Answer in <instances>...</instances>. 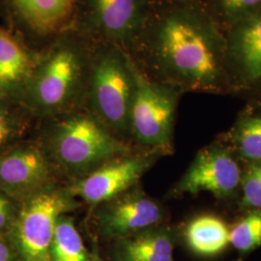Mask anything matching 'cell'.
<instances>
[{"label": "cell", "mask_w": 261, "mask_h": 261, "mask_svg": "<svg viewBox=\"0 0 261 261\" xmlns=\"http://www.w3.org/2000/svg\"><path fill=\"white\" fill-rule=\"evenodd\" d=\"M128 54L149 77L180 92L231 90L225 30L204 0L151 3Z\"/></svg>", "instance_id": "1"}, {"label": "cell", "mask_w": 261, "mask_h": 261, "mask_svg": "<svg viewBox=\"0 0 261 261\" xmlns=\"http://www.w3.org/2000/svg\"><path fill=\"white\" fill-rule=\"evenodd\" d=\"M96 43L75 28L39 54L21 105L33 117H53L84 108Z\"/></svg>", "instance_id": "2"}, {"label": "cell", "mask_w": 261, "mask_h": 261, "mask_svg": "<svg viewBox=\"0 0 261 261\" xmlns=\"http://www.w3.org/2000/svg\"><path fill=\"white\" fill-rule=\"evenodd\" d=\"M135 93L133 60L123 48L96 44L84 109L111 132L130 130Z\"/></svg>", "instance_id": "3"}, {"label": "cell", "mask_w": 261, "mask_h": 261, "mask_svg": "<svg viewBox=\"0 0 261 261\" xmlns=\"http://www.w3.org/2000/svg\"><path fill=\"white\" fill-rule=\"evenodd\" d=\"M53 117L51 147L57 161L65 168H93L127 151L112 132L84 108Z\"/></svg>", "instance_id": "4"}, {"label": "cell", "mask_w": 261, "mask_h": 261, "mask_svg": "<svg viewBox=\"0 0 261 261\" xmlns=\"http://www.w3.org/2000/svg\"><path fill=\"white\" fill-rule=\"evenodd\" d=\"M80 0H0V19L28 48L41 54L74 28Z\"/></svg>", "instance_id": "5"}, {"label": "cell", "mask_w": 261, "mask_h": 261, "mask_svg": "<svg viewBox=\"0 0 261 261\" xmlns=\"http://www.w3.org/2000/svg\"><path fill=\"white\" fill-rule=\"evenodd\" d=\"M133 70L135 93L130 132L141 144L152 149L168 151L171 148L178 100L182 92L151 79L134 60Z\"/></svg>", "instance_id": "6"}, {"label": "cell", "mask_w": 261, "mask_h": 261, "mask_svg": "<svg viewBox=\"0 0 261 261\" xmlns=\"http://www.w3.org/2000/svg\"><path fill=\"white\" fill-rule=\"evenodd\" d=\"M70 196L48 188L19 203L8 237L20 261H51L49 251L56 222L73 209Z\"/></svg>", "instance_id": "7"}, {"label": "cell", "mask_w": 261, "mask_h": 261, "mask_svg": "<svg viewBox=\"0 0 261 261\" xmlns=\"http://www.w3.org/2000/svg\"><path fill=\"white\" fill-rule=\"evenodd\" d=\"M149 0H80L74 28L96 44L127 53L147 19Z\"/></svg>", "instance_id": "8"}, {"label": "cell", "mask_w": 261, "mask_h": 261, "mask_svg": "<svg viewBox=\"0 0 261 261\" xmlns=\"http://www.w3.org/2000/svg\"><path fill=\"white\" fill-rule=\"evenodd\" d=\"M242 171L233 154L223 146L201 150L178 182L176 195L207 192L219 198L232 196L241 185Z\"/></svg>", "instance_id": "9"}, {"label": "cell", "mask_w": 261, "mask_h": 261, "mask_svg": "<svg viewBox=\"0 0 261 261\" xmlns=\"http://www.w3.org/2000/svg\"><path fill=\"white\" fill-rule=\"evenodd\" d=\"M225 64L231 90L261 87V9L225 30Z\"/></svg>", "instance_id": "10"}, {"label": "cell", "mask_w": 261, "mask_h": 261, "mask_svg": "<svg viewBox=\"0 0 261 261\" xmlns=\"http://www.w3.org/2000/svg\"><path fill=\"white\" fill-rule=\"evenodd\" d=\"M50 168L42 151L22 144L0 152V190L17 203L48 189Z\"/></svg>", "instance_id": "11"}, {"label": "cell", "mask_w": 261, "mask_h": 261, "mask_svg": "<svg viewBox=\"0 0 261 261\" xmlns=\"http://www.w3.org/2000/svg\"><path fill=\"white\" fill-rule=\"evenodd\" d=\"M152 163L145 156L113 159L75 182L68 194L91 204L112 200L138 183Z\"/></svg>", "instance_id": "12"}, {"label": "cell", "mask_w": 261, "mask_h": 261, "mask_svg": "<svg viewBox=\"0 0 261 261\" xmlns=\"http://www.w3.org/2000/svg\"><path fill=\"white\" fill-rule=\"evenodd\" d=\"M39 54L0 25V101H21Z\"/></svg>", "instance_id": "13"}, {"label": "cell", "mask_w": 261, "mask_h": 261, "mask_svg": "<svg viewBox=\"0 0 261 261\" xmlns=\"http://www.w3.org/2000/svg\"><path fill=\"white\" fill-rule=\"evenodd\" d=\"M164 217L162 207L145 196H127L109 206L100 218L103 233L127 236L158 224Z\"/></svg>", "instance_id": "14"}, {"label": "cell", "mask_w": 261, "mask_h": 261, "mask_svg": "<svg viewBox=\"0 0 261 261\" xmlns=\"http://www.w3.org/2000/svg\"><path fill=\"white\" fill-rule=\"evenodd\" d=\"M230 229L224 221L213 215L193 219L185 230V238L192 252L201 256H214L229 244Z\"/></svg>", "instance_id": "15"}, {"label": "cell", "mask_w": 261, "mask_h": 261, "mask_svg": "<svg viewBox=\"0 0 261 261\" xmlns=\"http://www.w3.org/2000/svg\"><path fill=\"white\" fill-rule=\"evenodd\" d=\"M120 258L122 261H174L172 239L165 231L126 238L122 242Z\"/></svg>", "instance_id": "16"}, {"label": "cell", "mask_w": 261, "mask_h": 261, "mask_svg": "<svg viewBox=\"0 0 261 261\" xmlns=\"http://www.w3.org/2000/svg\"><path fill=\"white\" fill-rule=\"evenodd\" d=\"M229 137L239 158L250 163L261 161V105L243 113Z\"/></svg>", "instance_id": "17"}, {"label": "cell", "mask_w": 261, "mask_h": 261, "mask_svg": "<svg viewBox=\"0 0 261 261\" xmlns=\"http://www.w3.org/2000/svg\"><path fill=\"white\" fill-rule=\"evenodd\" d=\"M49 252L51 261H90L75 224L65 215L56 222Z\"/></svg>", "instance_id": "18"}, {"label": "cell", "mask_w": 261, "mask_h": 261, "mask_svg": "<svg viewBox=\"0 0 261 261\" xmlns=\"http://www.w3.org/2000/svg\"><path fill=\"white\" fill-rule=\"evenodd\" d=\"M32 114L19 102L0 101V152L24 132Z\"/></svg>", "instance_id": "19"}, {"label": "cell", "mask_w": 261, "mask_h": 261, "mask_svg": "<svg viewBox=\"0 0 261 261\" xmlns=\"http://www.w3.org/2000/svg\"><path fill=\"white\" fill-rule=\"evenodd\" d=\"M224 30L261 9V0H204Z\"/></svg>", "instance_id": "20"}, {"label": "cell", "mask_w": 261, "mask_h": 261, "mask_svg": "<svg viewBox=\"0 0 261 261\" xmlns=\"http://www.w3.org/2000/svg\"><path fill=\"white\" fill-rule=\"evenodd\" d=\"M229 244L237 251L248 252L261 246V210H252L230 229Z\"/></svg>", "instance_id": "21"}, {"label": "cell", "mask_w": 261, "mask_h": 261, "mask_svg": "<svg viewBox=\"0 0 261 261\" xmlns=\"http://www.w3.org/2000/svg\"><path fill=\"white\" fill-rule=\"evenodd\" d=\"M243 207L261 210V161L251 163L241 180Z\"/></svg>", "instance_id": "22"}, {"label": "cell", "mask_w": 261, "mask_h": 261, "mask_svg": "<svg viewBox=\"0 0 261 261\" xmlns=\"http://www.w3.org/2000/svg\"><path fill=\"white\" fill-rule=\"evenodd\" d=\"M19 212V203L0 190V234L8 235Z\"/></svg>", "instance_id": "23"}, {"label": "cell", "mask_w": 261, "mask_h": 261, "mask_svg": "<svg viewBox=\"0 0 261 261\" xmlns=\"http://www.w3.org/2000/svg\"><path fill=\"white\" fill-rule=\"evenodd\" d=\"M0 261H20L8 235L0 234Z\"/></svg>", "instance_id": "24"}, {"label": "cell", "mask_w": 261, "mask_h": 261, "mask_svg": "<svg viewBox=\"0 0 261 261\" xmlns=\"http://www.w3.org/2000/svg\"><path fill=\"white\" fill-rule=\"evenodd\" d=\"M178 1H188V0H149L150 3H167V2H178Z\"/></svg>", "instance_id": "25"}]
</instances>
